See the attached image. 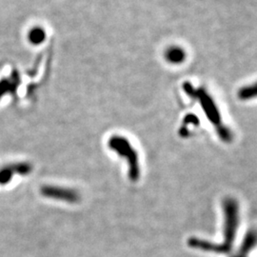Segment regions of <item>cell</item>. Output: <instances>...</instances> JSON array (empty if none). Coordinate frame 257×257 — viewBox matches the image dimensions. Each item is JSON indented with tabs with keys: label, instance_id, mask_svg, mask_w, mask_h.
I'll return each mask as SVG.
<instances>
[{
	"label": "cell",
	"instance_id": "obj_3",
	"mask_svg": "<svg viewBox=\"0 0 257 257\" xmlns=\"http://www.w3.org/2000/svg\"><path fill=\"white\" fill-rule=\"evenodd\" d=\"M41 193L48 198H53L68 203H77L80 200V194L76 191L55 186H44L41 188Z\"/></svg>",
	"mask_w": 257,
	"mask_h": 257
},
{
	"label": "cell",
	"instance_id": "obj_4",
	"mask_svg": "<svg viewBox=\"0 0 257 257\" xmlns=\"http://www.w3.org/2000/svg\"><path fill=\"white\" fill-rule=\"evenodd\" d=\"M32 169H33L32 165L27 162L14 163V164L3 166L0 168V184L5 185L9 183L15 175H29L32 172Z\"/></svg>",
	"mask_w": 257,
	"mask_h": 257
},
{
	"label": "cell",
	"instance_id": "obj_1",
	"mask_svg": "<svg viewBox=\"0 0 257 257\" xmlns=\"http://www.w3.org/2000/svg\"><path fill=\"white\" fill-rule=\"evenodd\" d=\"M183 88L186 93L190 97L198 100V102L201 104L203 110L207 114L208 118L211 120L214 125L220 126V113H219L218 108L216 107L215 102L211 98V95H209L208 92H206L203 88L194 89L193 85H191L189 82L184 83Z\"/></svg>",
	"mask_w": 257,
	"mask_h": 257
},
{
	"label": "cell",
	"instance_id": "obj_7",
	"mask_svg": "<svg viewBox=\"0 0 257 257\" xmlns=\"http://www.w3.org/2000/svg\"><path fill=\"white\" fill-rule=\"evenodd\" d=\"M46 37V33L43 29L37 27L32 29L29 34V40L34 45H39L44 42Z\"/></svg>",
	"mask_w": 257,
	"mask_h": 257
},
{
	"label": "cell",
	"instance_id": "obj_6",
	"mask_svg": "<svg viewBox=\"0 0 257 257\" xmlns=\"http://www.w3.org/2000/svg\"><path fill=\"white\" fill-rule=\"evenodd\" d=\"M237 97L242 101H248L257 98V81L240 88L237 92Z\"/></svg>",
	"mask_w": 257,
	"mask_h": 257
},
{
	"label": "cell",
	"instance_id": "obj_2",
	"mask_svg": "<svg viewBox=\"0 0 257 257\" xmlns=\"http://www.w3.org/2000/svg\"><path fill=\"white\" fill-rule=\"evenodd\" d=\"M109 147L112 151L116 152L120 156L128 159L131 178L137 179L138 175V156L135 149H133L130 144L128 139L119 136L112 137L109 140Z\"/></svg>",
	"mask_w": 257,
	"mask_h": 257
},
{
	"label": "cell",
	"instance_id": "obj_5",
	"mask_svg": "<svg viewBox=\"0 0 257 257\" xmlns=\"http://www.w3.org/2000/svg\"><path fill=\"white\" fill-rule=\"evenodd\" d=\"M166 61L170 64L180 65L187 59V53L181 46L172 45L169 46L164 52Z\"/></svg>",
	"mask_w": 257,
	"mask_h": 257
}]
</instances>
